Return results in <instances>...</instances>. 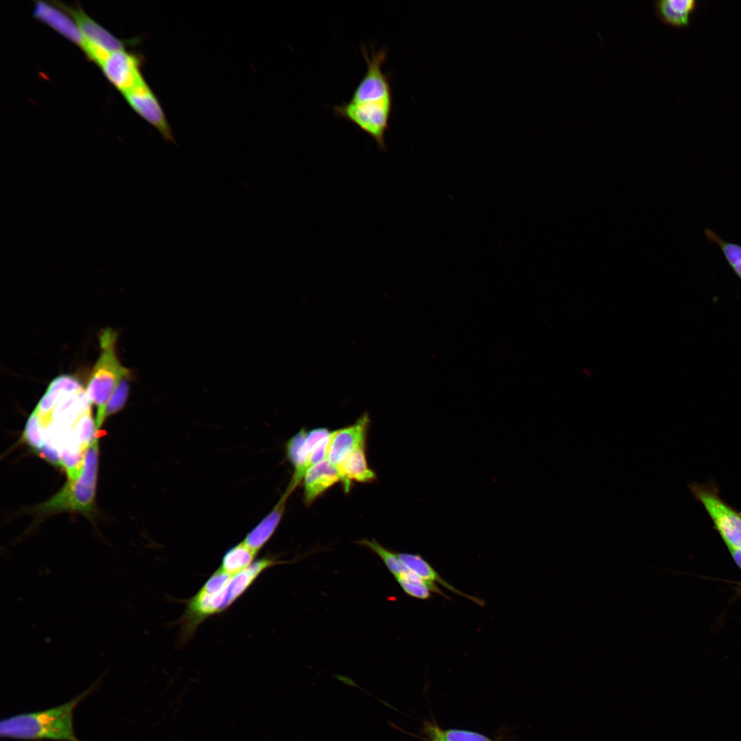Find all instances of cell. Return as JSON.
Masks as SVG:
<instances>
[{"mask_svg": "<svg viewBox=\"0 0 741 741\" xmlns=\"http://www.w3.org/2000/svg\"><path fill=\"white\" fill-rule=\"evenodd\" d=\"M91 406L80 381L62 375L51 381L30 415L43 442L37 454L63 467L68 479L80 473L86 450L96 437Z\"/></svg>", "mask_w": 741, "mask_h": 741, "instance_id": "1", "label": "cell"}, {"mask_svg": "<svg viewBox=\"0 0 741 741\" xmlns=\"http://www.w3.org/2000/svg\"><path fill=\"white\" fill-rule=\"evenodd\" d=\"M366 71L349 101L333 106L336 116L346 119L370 136L381 150H386L385 136L392 110L390 78L382 69L386 49L362 48Z\"/></svg>", "mask_w": 741, "mask_h": 741, "instance_id": "2", "label": "cell"}, {"mask_svg": "<svg viewBox=\"0 0 741 741\" xmlns=\"http://www.w3.org/2000/svg\"><path fill=\"white\" fill-rule=\"evenodd\" d=\"M93 689L92 686L54 707L3 718L0 722V736L23 740L80 741L74 733L73 711Z\"/></svg>", "mask_w": 741, "mask_h": 741, "instance_id": "3", "label": "cell"}, {"mask_svg": "<svg viewBox=\"0 0 741 741\" xmlns=\"http://www.w3.org/2000/svg\"><path fill=\"white\" fill-rule=\"evenodd\" d=\"M117 333L111 328L102 329L99 335L100 355L89 376L86 393L92 403L97 407L95 426L97 430L105 420L106 405L121 379L131 374L123 366L116 355L115 346Z\"/></svg>", "mask_w": 741, "mask_h": 741, "instance_id": "4", "label": "cell"}, {"mask_svg": "<svg viewBox=\"0 0 741 741\" xmlns=\"http://www.w3.org/2000/svg\"><path fill=\"white\" fill-rule=\"evenodd\" d=\"M255 580L248 570H243L233 576L224 589L216 593H209L202 589L188 601L181 618L182 642L187 641L198 626L207 618L226 609L239 598Z\"/></svg>", "mask_w": 741, "mask_h": 741, "instance_id": "5", "label": "cell"}, {"mask_svg": "<svg viewBox=\"0 0 741 741\" xmlns=\"http://www.w3.org/2000/svg\"><path fill=\"white\" fill-rule=\"evenodd\" d=\"M98 464V438L95 437L84 454L80 473L68 479L64 486L53 497L38 506L42 513L62 510L88 512L92 509Z\"/></svg>", "mask_w": 741, "mask_h": 741, "instance_id": "6", "label": "cell"}, {"mask_svg": "<svg viewBox=\"0 0 741 741\" xmlns=\"http://www.w3.org/2000/svg\"><path fill=\"white\" fill-rule=\"evenodd\" d=\"M690 488L704 506L727 548L741 550V512L727 504L714 487L692 484Z\"/></svg>", "mask_w": 741, "mask_h": 741, "instance_id": "7", "label": "cell"}, {"mask_svg": "<svg viewBox=\"0 0 741 741\" xmlns=\"http://www.w3.org/2000/svg\"><path fill=\"white\" fill-rule=\"evenodd\" d=\"M124 95L133 110L153 126L167 142L175 143L172 130L161 105L145 81Z\"/></svg>", "mask_w": 741, "mask_h": 741, "instance_id": "8", "label": "cell"}, {"mask_svg": "<svg viewBox=\"0 0 741 741\" xmlns=\"http://www.w3.org/2000/svg\"><path fill=\"white\" fill-rule=\"evenodd\" d=\"M330 432L323 427L309 432L303 428L286 443L285 454L294 467V473L285 493L290 495L301 483L305 475V467L311 450L318 442Z\"/></svg>", "mask_w": 741, "mask_h": 741, "instance_id": "9", "label": "cell"}, {"mask_svg": "<svg viewBox=\"0 0 741 741\" xmlns=\"http://www.w3.org/2000/svg\"><path fill=\"white\" fill-rule=\"evenodd\" d=\"M139 67L137 56L124 49L110 53L100 65L107 79L123 94L145 82Z\"/></svg>", "mask_w": 741, "mask_h": 741, "instance_id": "10", "label": "cell"}, {"mask_svg": "<svg viewBox=\"0 0 741 741\" xmlns=\"http://www.w3.org/2000/svg\"><path fill=\"white\" fill-rule=\"evenodd\" d=\"M67 13L77 24L85 42L108 53L124 48L126 41L118 39L89 16L80 6L70 7L59 1H53Z\"/></svg>", "mask_w": 741, "mask_h": 741, "instance_id": "11", "label": "cell"}, {"mask_svg": "<svg viewBox=\"0 0 741 741\" xmlns=\"http://www.w3.org/2000/svg\"><path fill=\"white\" fill-rule=\"evenodd\" d=\"M369 417L364 414L353 425L331 432L327 459L337 466L348 454L365 447Z\"/></svg>", "mask_w": 741, "mask_h": 741, "instance_id": "12", "label": "cell"}, {"mask_svg": "<svg viewBox=\"0 0 741 741\" xmlns=\"http://www.w3.org/2000/svg\"><path fill=\"white\" fill-rule=\"evenodd\" d=\"M34 16L82 49L84 47L86 42L77 24L64 11L46 2L38 1L35 3Z\"/></svg>", "mask_w": 741, "mask_h": 741, "instance_id": "13", "label": "cell"}, {"mask_svg": "<svg viewBox=\"0 0 741 741\" xmlns=\"http://www.w3.org/2000/svg\"><path fill=\"white\" fill-rule=\"evenodd\" d=\"M303 480L304 502L309 505L333 485L341 482V476L338 467L326 459L308 469Z\"/></svg>", "mask_w": 741, "mask_h": 741, "instance_id": "14", "label": "cell"}, {"mask_svg": "<svg viewBox=\"0 0 741 741\" xmlns=\"http://www.w3.org/2000/svg\"><path fill=\"white\" fill-rule=\"evenodd\" d=\"M336 467L346 492L350 489L353 481L371 483L376 479L375 472L368 467L365 447H360L353 451Z\"/></svg>", "mask_w": 741, "mask_h": 741, "instance_id": "15", "label": "cell"}, {"mask_svg": "<svg viewBox=\"0 0 741 741\" xmlns=\"http://www.w3.org/2000/svg\"><path fill=\"white\" fill-rule=\"evenodd\" d=\"M289 496L283 493L270 512L245 537L243 542L255 552L263 548L277 528Z\"/></svg>", "mask_w": 741, "mask_h": 741, "instance_id": "16", "label": "cell"}, {"mask_svg": "<svg viewBox=\"0 0 741 741\" xmlns=\"http://www.w3.org/2000/svg\"><path fill=\"white\" fill-rule=\"evenodd\" d=\"M397 555L399 560L412 572L415 573L419 577L423 579L424 581L430 585L436 591V593H439L443 596H445L440 589L434 584V582L440 583L441 585L447 588V589L457 593L460 596H464L467 599L477 603L478 604L482 605L483 601L476 597L467 595L464 593L458 590L456 587L446 582L443 578L440 576L437 572L433 568V567L426 561L421 555L413 554L409 553H397Z\"/></svg>", "mask_w": 741, "mask_h": 741, "instance_id": "17", "label": "cell"}, {"mask_svg": "<svg viewBox=\"0 0 741 741\" xmlns=\"http://www.w3.org/2000/svg\"><path fill=\"white\" fill-rule=\"evenodd\" d=\"M697 2L694 0H659L654 2V8L658 18L663 22L676 25L685 26L690 21L692 12L696 9Z\"/></svg>", "mask_w": 741, "mask_h": 741, "instance_id": "18", "label": "cell"}, {"mask_svg": "<svg viewBox=\"0 0 741 741\" xmlns=\"http://www.w3.org/2000/svg\"><path fill=\"white\" fill-rule=\"evenodd\" d=\"M257 554L242 541L224 554L219 568L227 574L235 575L250 565Z\"/></svg>", "mask_w": 741, "mask_h": 741, "instance_id": "19", "label": "cell"}, {"mask_svg": "<svg viewBox=\"0 0 741 741\" xmlns=\"http://www.w3.org/2000/svg\"><path fill=\"white\" fill-rule=\"evenodd\" d=\"M360 545L365 546L377 554L383 561L388 570L394 575L395 578L409 574L410 570L398 558L397 553L392 552L382 546L375 539H362L357 541Z\"/></svg>", "mask_w": 741, "mask_h": 741, "instance_id": "20", "label": "cell"}, {"mask_svg": "<svg viewBox=\"0 0 741 741\" xmlns=\"http://www.w3.org/2000/svg\"><path fill=\"white\" fill-rule=\"evenodd\" d=\"M395 578L404 592L415 598L426 600L430 597V591L436 593L430 585L412 571Z\"/></svg>", "mask_w": 741, "mask_h": 741, "instance_id": "21", "label": "cell"}, {"mask_svg": "<svg viewBox=\"0 0 741 741\" xmlns=\"http://www.w3.org/2000/svg\"><path fill=\"white\" fill-rule=\"evenodd\" d=\"M131 374L124 376L111 396L105 410V419L119 411L125 405L130 390Z\"/></svg>", "mask_w": 741, "mask_h": 741, "instance_id": "22", "label": "cell"}, {"mask_svg": "<svg viewBox=\"0 0 741 741\" xmlns=\"http://www.w3.org/2000/svg\"><path fill=\"white\" fill-rule=\"evenodd\" d=\"M432 727L445 741H494L482 733L471 731L456 729L443 730L434 724Z\"/></svg>", "mask_w": 741, "mask_h": 741, "instance_id": "23", "label": "cell"}, {"mask_svg": "<svg viewBox=\"0 0 741 741\" xmlns=\"http://www.w3.org/2000/svg\"><path fill=\"white\" fill-rule=\"evenodd\" d=\"M708 236L712 237L720 246L726 259L735 270L736 274L741 278V246L737 244L725 242L719 239L714 233H708Z\"/></svg>", "mask_w": 741, "mask_h": 741, "instance_id": "24", "label": "cell"}, {"mask_svg": "<svg viewBox=\"0 0 741 741\" xmlns=\"http://www.w3.org/2000/svg\"><path fill=\"white\" fill-rule=\"evenodd\" d=\"M424 730L430 738V741H445L435 732L432 727V723L428 722L426 724Z\"/></svg>", "mask_w": 741, "mask_h": 741, "instance_id": "25", "label": "cell"}, {"mask_svg": "<svg viewBox=\"0 0 741 741\" xmlns=\"http://www.w3.org/2000/svg\"><path fill=\"white\" fill-rule=\"evenodd\" d=\"M731 556H732L734 562L738 567L741 569V550L729 548L728 549Z\"/></svg>", "mask_w": 741, "mask_h": 741, "instance_id": "26", "label": "cell"}]
</instances>
